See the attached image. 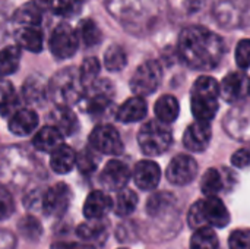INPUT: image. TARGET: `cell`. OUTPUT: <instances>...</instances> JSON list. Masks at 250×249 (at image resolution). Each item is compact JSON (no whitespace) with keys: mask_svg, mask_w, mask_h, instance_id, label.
Wrapping results in <instances>:
<instances>
[{"mask_svg":"<svg viewBox=\"0 0 250 249\" xmlns=\"http://www.w3.org/2000/svg\"><path fill=\"white\" fill-rule=\"evenodd\" d=\"M177 51L183 63L189 68L209 70L220 65L224 54V43L211 29L193 25L180 32Z\"/></svg>","mask_w":250,"mask_h":249,"instance_id":"1","label":"cell"},{"mask_svg":"<svg viewBox=\"0 0 250 249\" xmlns=\"http://www.w3.org/2000/svg\"><path fill=\"white\" fill-rule=\"evenodd\" d=\"M79 70L75 68H64L59 70L48 82V97L57 106H72L79 103L85 95Z\"/></svg>","mask_w":250,"mask_h":249,"instance_id":"2","label":"cell"},{"mask_svg":"<svg viewBox=\"0 0 250 249\" xmlns=\"http://www.w3.org/2000/svg\"><path fill=\"white\" fill-rule=\"evenodd\" d=\"M192 113L196 120L211 122L218 112L220 84L212 76H199L192 87Z\"/></svg>","mask_w":250,"mask_h":249,"instance_id":"3","label":"cell"},{"mask_svg":"<svg viewBox=\"0 0 250 249\" xmlns=\"http://www.w3.org/2000/svg\"><path fill=\"white\" fill-rule=\"evenodd\" d=\"M188 222L193 230L201 227H226L230 223V213L218 197H205L190 207Z\"/></svg>","mask_w":250,"mask_h":249,"instance_id":"4","label":"cell"},{"mask_svg":"<svg viewBox=\"0 0 250 249\" xmlns=\"http://www.w3.org/2000/svg\"><path fill=\"white\" fill-rule=\"evenodd\" d=\"M138 142L144 154L155 157L164 154L170 148L173 134L167 123L161 120H149L139 129Z\"/></svg>","mask_w":250,"mask_h":249,"instance_id":"5","label":"cell"},{"mask_svg":"<svg viewBox=\"0 0 250 249\" xmlns=\"http://www.w3.org/2000/svg\"><path fill=\"white\" fill-rule=\"evenodd\" d=\"M163 69L157 60H148L142 63L130 79V90L136 95H149L161 84Z\"/></svg>","mask_w":250,"mask_h":249,"instance_id":"6","label":"cell"},{"mask_svg":"<svg viewBox=\"0 0 250 249\" xmlns=\"http://www.w3.org/2000/svg\"><path fill=\"white\" fill-rule=\"evenodd\" d=\"M113 85L108 81H94L85 90V110L91 114L104 113L113 103Z\"/></svg>","mask_w":250,"mask_h":249,"instance_id":"7","label":"cell"},{"mask_svg":"<svg viewBox=\"0 0 250 249\" xmlns=\"http://www.w3.org/2000/svg\"><path fill=\"white\" fill-rule=\"evenodd\" d=\"M89 144L100 154L119 156L123 153L122 138L116 128L111 125H100L94 128V131L89 135Z\"/></svg>","mask_w":250,"mask_h":249,"instance_id":"8","label":"cell"},{"mask_svg":"<svg viewBox=\"0 0 250 249\" xmlns=\"http://www.w3.org/2000/svg\"><path fill=\"white\" fill-rule=\"evenodd\" d=\"M79 45V38L76 31L67 25L60 23L51 34L50 38V50L54 57L57 59H67L72 57Z\"/></svg>","mask_w":250,"mask_h":249,"instance_id":"9","label":"cell"},{"mask_svg":"<svg viewBox=\"0 0 250 249\" xmlns=\"http://www.w3.org/2000/svg\"><path fill=\"white\" fill-rule=\"evenodd\" d=\"M72 192L66 183H56L54 186L48 188L41 200L42 211L47 216L60 217L63 216L70 204Z\"/></svg>","mask_w":250,"mask_h":249,"instance_id":"10","label":"cell"},{"mask_svg":"<svg viewBox=\"0 0 250 249\" xmlns=\"http://www.w3.org/2000/svg\"><path fill=\"white\" fill-rule=\"evenodd\" d=\"M196 173H198V163L193 160V157L186 154H179L170 161L166 175L170 183L183 186L190 183L195 179Z\"/></svg>","mask_w":250,"mask_h":249,"instance_id":"11","label":"cell"},{"mask_svg":"<svg viewBox=\"0 0 250 249\" xmlns=\"http://www.w3.org/2000/svg\"><path fill=\"white\" fill-rule=\"evenodd\" d=\"M250 94V78L245 72H231L220 84V95L227 103H236Z\"/></svg>","mask_w":250,"mask_h":249,"instance_id":"12","label":"cell"},{"mask_svg":"<svg viewBox=\"0 0 250 249\" xmlns=\"http://www.w3.org/2000/svg\"><path fill=\"white\" fill-rule=\"evenodd\" d=\"M130 179V170L126 163L120 160H111L105 164L100 175V182L108 191H120L126 188Z\"/></svg>","mask_w":250,"mask_h":249,"instance_id":"13","label":"cell"},{"mask_svg":"<svg viewBox=\"0 0 250 249\" xmlns=\"http://www.w3.org/2000/svg\"><path fill=\"white\" fill-rule=\"evenodd\" d=\"M211 136H212V131L209 122L196 120L195 123L188 126L183 136V144L192 153H202L208 148L211 142Z\"/></svg>","mask_w":250,"mask_h":249,"instance_id":"14","label":"cell"},{"mask_svg":"<svg viewBox=\"0 0 250 249\" xmlns=\"http://www.w3.org/2000/svg\"><path fill=\"white\" fill-rule=\"evenodd\" d=\"M161 179L160 166L151 160H142L135 166L133 181L142 191H152L158 186Z\"/></svg>","mask_w":250,"mask_h":249,"instance_id":"15","label":"cell"},{"mask_svg":"<svg viewBox=\"0 0 250 249\" xmlns=\"http://www.w3.org/2000/svg\"><path fill=\"white\" fill-rule=\"evenodd\" d=\"M113 210V200L103 191H94L88 195L83 204L85 219H103Z\"/></svg>","mask_w":250,"mask_h":249,"instance_id":"16","label":"cell"},{"mask_svg":"<svg viewBox=\"0 0 250 249\" xmlns=\"http://www.w3.org/2000/svg\"><path fill=\"white\" fill-rule=\"evenodd\" d=\"M38 125V116L31 109H21L16 110L10 120H9V129L12 134L18 136H26L35 131Z\"/></svg>","mask_w":250,"mask_h":249,"instance_id":"17","label":"cell"},{"mask_svg":"<svg viewBox=\"0 0 250 249\" xmlns=\"http://www.w3.org/2000/svg\"><path fill=\"white\" fill-rule=\"evenodd\" d=\"M22 95L28 104L41 106L48 95V84L41 75H31L22 85Z\"/></svg>","mask_w":250,"mask_h":249,"instance_id":"18","label":"cell"},{"mask_svg":"<svg viewBox=\"0 0 250 249\" xmlns=\"http://www.w3.org/2000/svg\"><path fill=\"white\" fill-rule=\"evenodd\" d=\"M148 113L146 101L141 95H135L129 100H126L117 110L116 117L117 120L123 123H133L142 120Z\"/></svg>","mask_w":250,"mask_h":249,"instance_id":"19","label":"cell"},{"mask_svg":"<svg viewBox=\"0 0 250 249\" xmlns=\"http://www.w3.org/2000/svg\"><path fill=\"white\" fill-rule=\"evenodd\" d=\"M48 119H50V125L54 126L56 129H59L63 134V136L72 135L78 129V119H76L75 113L69 109V106L56 107L50 113Z\"/></svg>","mask_w":250,"mask_h":249,"instance_id":"20","label":"cell"},{"mask_svg":"<svg viewBox=\"0 0 250 249\" xmlns=\"http://www.w3.org/2000/svg\"><path fill=\"white\" fill-rule=\"evenodd\" d=\"M108 223L103 219H91L78 226L76 235L79 239L85 242H103L107 239Z\"/></svg>","mask_w":250,"mask_h":249,"instance_id":"21","label":"cell"},{"mask_svg":"<svg viewBox=\"0 0 250 249\" xmlns=\"http://www.w3.org/2000/svg\"><path fill=\"white\" fill-rule=\"evenodd\" d=\"M75 164H76V154L70 147L62 144L51 151L50 166L56 173L66 175L75 167Z\"/></svg>","mask_w":250,"mask_h":249,"instance_id":"22","label":"cell"},{"mask_svg":"<svg viewBox=\"0 0 250 249\" xmlns=\"http://www.w3.org/2000/svg\"><path fill=\"white\" fill-rule=\"evenodd\" d=\"M32 144L38 151L51 153L54 148H57L59 145L63 144V134L59 129H56L54 126L48 125L35 134Z\"/></svg>","mask_w":250,"mask_h":249,"instance_id":"23","label":"cell"},{"mask_svg":"<svg viewBox=\"0 0 250 249\" xmlns=\"http://www.w3.org/2000/svg\"><path fill=\"white\" fill-rule=\"evenodd\" d=\"M18 44L28 51H41L42 48V32L38 25H25L16 31Z\"/></svg>","mask_w":250,"mask_h":249,"instance_id":"24","label":"cell"},{"mask_svg":"<svg viewBox=\"0 0 250 249\" xmlns=\"http://www.w3.org/2000/svg\"><path fill=\"white\" fill-rule=\"evenodd\" d=\"M179 112H180L179 101L173 95L166 94V95L160 97L155 103V116L158 117V120H161L167 125L177 119Z\"/></svg>","mask_w":250,"mask_h":249,"instance_id":"25","label":"cell"},{"mask_svg":"<svg viewBox=\"0 0 250 249\" xmlns=\"http://www.w3.org/2000/svg\"><path fill=\"white\" fill-rule=\"evenodd\" d=\"M76 34H78L79 41H82L86 47L97 45L103 40L101 29L98 28V25L92 19H82L78 25Z\"/></svg>","mask_w":250,"mask_h":249,"instance_id":"26","label":"cell"},{"mask_svg":"<svg viewBox=\"0 0 250 249\" xmlns=\"http://www.w3.org/2000/svg\"><path fill=\"white\" fill-rule=\"evenodd\" d=\"M138 205V195L132 191V189H120L117 194L116 201L113 203V210L117 216L120 217H126L129 214H132L135 211Z\"/></svg>","mask_w":250,"mask_h":249,"instance_id":"27","label":"cell"},{"mask_svg":"<svg viewBox=\"0 0 250 249\" xmlns=\"http://www.w3.org/2000/svg\"><path fill=\"white\" fill-rule=\"evenodd\" d=\"M21 63V48L9 45L0 51V76H9L15 73Z\"/></svg>","mask_w":250,"mask_h":249,"instance_id":"28","label":"cell"},{"mask_svg":"<svg viewBox=\"0 0 250 249\" xmlns=\"http://www.w3.org/2000/svg\"><path fill=\"white\" fill-rule=\"evenodd\" d=\"M42 18V9L35 3V1H29L23 6H21L16 12H15V22H18L21 26L25 25H40Z\"/></svg>","mask_w":250,"mask_h":249,"instance_id":"29","label":"cell"},{"mask_svg":"<svg viewBox=\"0 0 250 249\" xmlns=\"http://www.w3.org/2000/svg\"><path fill=\"white\" fill-rule=\"evenodd\" d=\"M190 249H218V236L212 227L196 229L190 238Z\"/></svg>","mask_w":250,"mask_h":249,"instance_id":"30","label":"cell"},{"mask_svg":"<svg viewBox=\"0 0 250 249\" xmlns=\"http://www.w3.org/2000/svg\"><path fill=\"white\" fill-rule=\"evenodd\" d=\"M224 188V181L217 169H208L201 181V191L205 197H217Z\"/></svg>","mask_w":250,"mask_h":249,"instance_id":"31","label":"cell"},{"mask_svg":"<svg viewBox=\"0 0 250 249\" xmlns=\"http://www.w3.org/2000/svg\"><path fill=\"white\" fill-rule=\"evenodd\" d=\"M18 95L15 88L12 87L10 82H1L0 84V114L1 116H9L15 113L18 107Z\"/></svg>","mask_w":250,"mask_h":249,"instance_id":"32","label":"cell"},{"mask_svg":"<svg viewBox=\"0 0 250 249\" xmlns=\"http://www.w3.org/2000/svg\"><path fill=\"white\" fill-rule=\"evenodd\" d=\"M127 65L126 51L120 45H110L104 53V66L110 72H119Z\"/></svg>","mask_w":250,"mask_h":249,"instance_id":"33","label":"cell"},{"mask_svg":"<svg viewBox=\"0 0 250 249\" xmlns=\"http://www.w3.org/2000/svg\"><path fill=\"white\" fill-rule=\"evenodd\" d=\"M18 230L21 232V235L28 239V241H38L42 235V226L40 223V220L34 216H25L19 220L18 223Z\"/></svg>","mask_w":250,"mask_h":249,"instance_id":"34","label":"cell"},{"mask_svg":"<svg viewBox=\"0 0 250 249\" xmlns=\"http://www.w3.org/2000/svg\"><path fill=\"white\" fill-rule=\"evenodd\" d=\"M174 203V198L171 197V194L167 192H160L155 194L149 198L148 204H146V211L149 216H160L163 214L166 210H168Z\"/></svg>","mask_w":250,"mask_h":249,"instance_id":"35","label":"cell"},{"mask_svg":"<svg viewBox=\"0 0 250 249\" xmlns=\"http://www.w3.org/2000/svg\"><path fill=\"white\" fill-rule=\"evenodd\" d=\"M97 151L91 147L83 150L79 156H76V164L83 175H89L97 169L98 164V156L95 154Z\"/></svg>","mask_w":250,"mask_h":249,"instance_id":"36","label":"cell"},{"mask_svg":"<svg viewBox=\"0 0 250 249\" xmlns=\"http://www.w3.org/2000/svg\"><path fill=\"white\" fill-rule=\"evenodd\" d=\"M100 72V62L95 57H86L81 68H79V75L85 87H88L91 82H94L98 76Z\"/></svg>","mask_w":250,"mask_h":249,"instance_id":"37","label":"cell"},{"mask_svg":"<svg viewBox=\"0 0 250 249\" xmlns=\"http://www.w3.org/2000/svg\"><path fill=\"white\" fill-rule=\"evenodd\" d=\"M83 0H56L54 12L59 16H75L82 9Z\"/></svg>","mask_w":250,"mask_h":249,"instance_id":"38","label":"cell"},{"mask_svg":"<svg viewBox=\"0 0 250 249\" xmlns=\"http://www.w3.org/2000/svg\"><path fill=\"white\" fill-rule=\"evenodd\" d=\"M15 211V201L12 194L0 185V220L9 219Z\"/></svg>","mask_w":250,"mask_h":249,"instance_id":"39","label":"cell"},{"mask_svg":"<svg viewBox=\"0 0 250 249\" xmlns=\"http://www.w3.org/2000/svg\"><path fill=\"white\" fill-rule=\"evenodd\" d=\"M230 249H250V229H237L230 235Z\"/></svg>","mask_w":250,"mask_h":249,"instance_id":"40","label":"cell"},{"mask_svg":"<svg viewBox=\"0 0 250 249\" xmlns=\"http://www.w3.org/2000/svg\"><path fill=\"white\" fill-rule=\"evenodd\" d=\"M236 62L239 65V68L242 69H248L250 68V40L245 38L242 41L237 43L236 47Z\"/></svg>","mask_w":250,"mask_h":249,"instance_id":"41","label":"cell"},{"mask_svg":"<svg viewBox=\"0 0 250 249\" xmlns=\"http://www.w3.org/2000/svg\"><path fill=\"white\" fill-rule=\"evenodd\" d=\"M231 163L233 166L239 167V169H245L250 164V151L249 150H239L233 154L231 157Z\"/></svg>","mask_w":250,"mask_h":249,"instance_id":"42","label":"cell"},{"mask_svg":"<svg viewBox=\"0 0 250 249\" xmlns=\"http://www.w3.org/2000/svg\"><path fill=\"white\" fill-rule=\"evenodd\" d=\"M51 249H89L86 245L73 244V242H54Z\"/></svg>","mask_w":250,"mask_h":249,"instance_id":"43","label":"cell"},{"mask_svg":"<svg viewBox=\"0 0 250 249\" xmlns=\"http://www.w3.org/2000/svg\"><path fill=\"white\" fill-rule=\"evenodd\" d=\"M120 249H127V248H120Z\"/></svg>","mask_w":250,"mask_h":249,"instance_id":"44","label":"cell"}]
</instances>
